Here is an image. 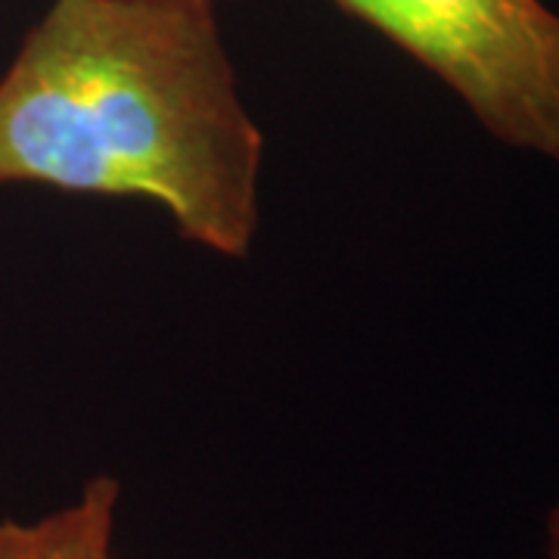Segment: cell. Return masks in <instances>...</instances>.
I'll list each match as a JSON object with an SVG mask.
<instances>
[{"mask_svg":"<svg viewBox=\"0 0 559 559\" xmlns=\"http://www.w3.org/2000/svg\"><path fill=\"white\" fill-rule=\"evenodd\" d=\"M544 559H559V500L547 516V540H544Z\"/></svg>","mask_w":559,"mask_h":559,"instance_id":"obj_4","label":"cell"},{"mask_svg":"<svg viewBox=\"0 0 559 559\" xmlns=\"http://www.w3.org/2000/svg\"><path fill=\"white\" fill-rule=\"evenodd\" d=\"M119 481L97 476L79 498L35 522H0V559H112Z\"/></svg>","mask_w":559,"mask_h":559,"instance_id":"obj_3","label":"cell"},{"mask_svg":"<svg viewBox=\"0 0 559 559\" xmlns=\"http://www.w3.org/2000/svg\"><path fill=\"white\" fill-rule=\"evenodd\" d=\"M401 47L491 138L559 165V13L544 0H333Z\"/></svg>","mask_w":559,"mask_h":559,"instance_id":"obj_2","label":"cell"},{"mask_svg":"<svg viewBox=\"0 0 559 559\" xmlns=\"http://www.w3.org/2000/svg\"><path fill=\"white\" fill-rule=\"evenodd\" d=\"M264 140L215 0H53L0 79V187L143 200L246 259Z\"/></svg>","mask_w":559,"mask_h":559,"instance_id":"obj_1","label":"cell"}]
</instances>
